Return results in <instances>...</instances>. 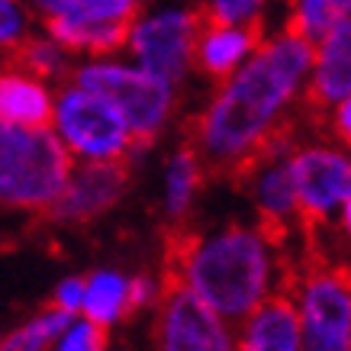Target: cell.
Wrapping results in <instances>:
<instances>
[{"mask_svg":"<svg viewBox=\"0 0 351 351\" xmlns=\"http://www.w3.org/2000/svg\"><path fill=\"white\" fill-rule=\"evenodd\" d=\"M316 45L284 32L258 45L252 62L219 90L213 107L191 126V149L197 161L232 181H245L258 168V152L267 132L280 123L287 100L313 68Z\"/></svg>","mask_w":351,"mask_h":351,"instance_id":"cell-1","label":"cell"},{"mask_svg":"<svg viewBox=\"0 0 351 351\" xmlns=\"http://www.w3.org/2000/svg\"><path fill=\"white\" fill-rule=\"evenodd\" d=\"M165 271L178 274L223 319H245L271 290V252L261 235L232 226L213 239L165 235Z\"/></svg>","mask_w":351,"mask_h":351,"instance_id":"cell-2","label":"cell"},{"mask_svg":"<svg viewBox=\"0 0 351 351\" xmlns=\"http://www.w3.org/2000/svg\"><path fill=\"white\" fill-rule=\"evenodd\" d=\"M71 152L49 126L0 123V200L45 210L64 191Z\"/></svg>","mask_w":351,"mask_h":351,"instance_id":"cell-3","label":"cell"},{"mask_svg":"<svg viewBox=\"0 0 351 351\" xmlns=\"http://www.w3.org/2000/svg\"><path fill=\"white\" fill-rule=\"evenodd\" d=\"M300 313V341L306 351H348L351 284L348 267L329 265L316 252L293 290Z\"/></svg>","mask_w":351,"mask_h":351,"instance_id":"cell-4","label":"cell"},{"mask_svg":"<svg viewBox=\"0 0 351 351\" xmlns=\"http://www.w3.org/2000/svg\"><path fill=\"white\" fill-rule=\"evenodd\" d=\"M77 87L107 97L110 104L123 113L136 149H145L152 138L158 136L161 123H165L171 110V100H174V94H171L174 84L142 71V68H123V64L81 68L77 71Z\"/></svg>","mask_w":351,"mask_h":351,"instance_id":"cell-5","label":"cell"},{"mask_svg":"<svg viewBox=\"0 0 351 351\" xmlns=\"http://www.w3.org/2000/svg\"><path fill=\"white\" fill-rule=\"evenodd\" d=\"M52 123L58 126V138L64 142V149L84 155L87 161L129 158L136 152L123 113L107 97L90 94L84 87L64 90L58 107H52Z\"/></svg>","mask_w":351,"mask_h":351,"instance_id":"cell-6","label":"cell"},{"mask_svg":"<svg viewBox=\"0 0 351 351\" xmlns=\"http://www.w3.org/2000/svg\"><path fill=\"white\" fill-rule=\"evenodd\" d=\"M290 178L297 193V226L306 235V248L316 252V235L329 216L339 206L348 213V158L332 149H303L290 158Z\"/></svg>","mask_w":351,"mask_h":351,"instance_id":"cell-7","label":"cell"},{"mask_svg":"<svg viewBox=\"0 0 351 351\" xmlns=\"http://www.w3.org/2000/svg\"><path fill=\"white\" fill-rule=\"evenodd\" d=\"M158 348L161 351H235L226 319L206 306L178 274L161 271L158 309Z\"/></svg>","mask_w":351,"mask_h":351,"instance_id":"cell-8","label":"cell"},{"mask_svg":"<svg viewBox=\"0 0 351 351\" xmlns=\"http://www.w3.org/2000/svg\"><path fill=\"white\" fill-rule=\"evenodd\" d=\"M203 26L200 10H168L161 16H152L145 23H132L129 45L142 62V71L178 84L191 64L193 43Z\"/></svg>","mask_w":351,"mask_h":351,"instance_id":"cell-9","label":"cell"},{"mask_svg":"<svg viewBox=\"0 0 351 351\" xmlns=\"http://www.w3.org/2000/svg\"><path fill=\"white\" fill-rule=\"evenodd\" d=\"M129 184V158L87 161L77 174H68L64 191L52 200L55 219H90L119 200Z\"/></svg>","mask_w":351,"mask_h":351,"instance_id":"cell-10","label":"cell"},{"mask_svg":"<svg viewBox=\"0 0 351 351\" xmlns=\"http://www.w3.org/2000/svg\"><path fill=\"white\" fill-rule=\"evenodd\" d=\"M316 75L306 87V113L316 126L329 123V113L335 104L348 100L351 87V26L348 16L339 20L319 39V52L313 55Z\"/></svg>","mask_w":351,"mask_h":351,"instance_id":"cell-11","label":"cell"},{"mask_svg":"<svg viewBox=\"0 0 351 351\" xmlns=\"http://www.w3.org/2000/svg\"><path fill=\"white\" fill-rule=\"evenodd\" d=\"M248 178H255L261 239L267 245L280 248L290 239V226L297 223V193H293V178H290V152L261 161Z\"/></svg>","mask_w":351,"mask_h":351,"instance_id":"cell-12","label":"cell"},{"mask_svg":"<svg viewBox=\"0 0 351 351\" xmlns=\"http://www.w3.org/2000/svg\"><path fill=\"white\" fill-rule=\"evenodd\" d=\"M261 32H265V26H261L258 16H252L248 23H235V26L203 23L200 32H197L191 58H197L203 75L216 77V81H226L239 68V62H242L245 55L261 45Z\"/></svg>","mask_w":351,"mask_h":351,"instance_id":"cell-13","label":"cell"},{"mask_svg":"<svg viewBox=\"0 0 351 351\" xmlns=\"http://www.w3.org/2000/svg\"><path fill=\"white\" fill-rule=\"evenodd\" d=\"M239 351H303L297 303L284 293H265L245 316Z\"/></svg>","mask_w":351,"mask_h":351,"instance_id":"cell-14","label":"cell"},{"mask_svg":"<svg viewBox=\"0 0 351 351\" xmlns=\"http://www.w3.org/2000/svg\"><path fill=\"white\" fill-rule=\"evenodd\" d=\"M0 123L7 126H52V97L36 77L16 68L0 71Z\"/></svg>","mask_w":351,"mask_h":351,"instance_id":"cell-15","label":"cell"},{"mask_svg":"<svg viewBox=\"0 0 351 351\" xmlns=\"http://www.w3.org/2000/svg\"><path fill=\"white\" fill-rule=\"evenodd\" d=\"M345 16H348V0H297L287 20V32L316 45Z\"/></svg>","mask_w":351,"mask_h":351,"instance_id":"cell-16","label":"cell"},{"mask_svg":"<svg viewBox=\"0 0 351 351\" xmlns=\"http://www.w3.org/2000/svg\"><path fill=\"white\" fill-rule=\"evenodd\" d=\"M123 303H126V280L119 274H94L84 284V306L87 319L97 326H110L113 319L123 316Z\"/></svg>","mask_w":351,"mask_h":351,"instance_id":"cell-17","label":"cell"},{"mask_svg":"<svg viewBox=\"0 0 351 351\" xmlns=\"http://www.w3.org/2000/svg\"><path fill=\"white\" fill-rule=\"evenodd\" d=\"M142 0H62L52 13L64 16L68 23L87 26V23H117L136 20Z\"/></svg>","mask_w":351,"mask_h":351,"instance_id":"cell-18","label":"cell"},{"mask_svg":"<svg viewBox=\"0 0 351 351\" xmlns=\"http://www.w3.org/2000/svg\"><path fill=\"white\" fill-rule=\"evenodd\" d=\"M7 52H10L13 68L29 77H52L62 71V64H64L58 45L45 43V39H26L23 36L20 43H13Z\"/></svg>","mask_w":351,"mask_h":351,"instance_id":"cell-19","label":"cell"},{"mask_svg":"<svg viewBox=\"0 0 351 351\" xmlns=\"http://www.w3.org/2000/svg\"><path fill=\"white\" fill-rule=\"evenodd\" d=\"M71 322V313L64 309H52V313H43L32 322H26L20 332L7 335V341H0V351H43L55 335H62Z\"/></svg>","mask_w":351,"mask_h":351,"instance_id":"cell-20","label":"cell"},{"mask_svg":"<svg viewBox=\"0 0 351 351\" xmlns=\"http://www.w3.org/2000/svg\"><path fill=\"white\" fill-rule=\"evenodd\" d=\"M200 184V161L193 155V149H181L171 161L168 171V210L171 213H184V206L191 203L193 191Z\"/></svg>","mask_w":351,"mask_h":351,"instance_id":"cell-21","label":"cell"},{"mask_svg":"<svg viewBox=\"0 0 351 351\" xmlns=\"http://www.w3.org/2000/svg\"><path fill=\"white\" fill-rule=\"evenodd\" d=\"M265 0H210L200 10L203 23L213 26H235V23H248L252 16H258V7Z\"/></svg>","mask_w":351,"mask_h":351,"instance_id":"cell-22","label":"cell"},{"mask_svg":"<svg viewBox=\"0 0 351 351\" xmlns=\"http://www.w3.org/2000/svg\"><path fill=\"white\" fill-rule=\"evenodd\" d=\"M64 332L68 335H62L58 351H104L107 348V326H97V322L87 319Z\"/></svg>","mask_w":351,"mask_h":351,"instance_id":"cell-23","label":"cell"},{"mask_svg":"<svg viewBox=\"0 0 351 351\" xmlns=\"http://www.w3.org/2000/svg\"><path fill=\"white\" fill-rule=\"evenodd\" d=\"M23 39V10L16 0H0V45L10 49Z\"/></svg>","mask_w":351,"mask_h":351,"instance_id":"cell-24","label":"cell"},{"mask_svg":"<svg viewBox=\"0 0 351 351\" xmlns=\"http://www.w3.org/2000/svg\"><path fill=\"white\" fill-rule=\"evenodd\" d=\"M81 300H84V280H64L55 293V306L64 309V313H77Z\"/></svg>","mask_w":351,"mask_h":351,"instance_id":"cell-25","label":"cell"},{"mask_svg":"<svg viewBox=\"0 0 351 351\" xmlns=\"http://www.w3.org/2000/svg\"><path fill=\"white\" fill-rule=\"evenodd\" d=\"M149 300H152V284L145 277H136L132 284H126V303H123V309H138V306H145Z\"/></svg>","mask_w":351,"mask_h":351,"instance_id":"cell-26","label":"cell"},{"mask_svg":"<svg viewBox=\"0 0 351 351\" xmlns=\"http://www.w3.org/2000/svg\"><path fill=\"white\" fill-rule=\"evenodd\" d=\"M32 3H39V7H43L45 13H52L55 7H58V3H62V0H32Z\"/></svg>","mask_w":351,"mask_h":351,"instance_id":"cell-27","label":"cell"}]
</instances>
